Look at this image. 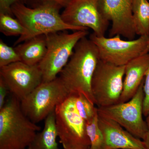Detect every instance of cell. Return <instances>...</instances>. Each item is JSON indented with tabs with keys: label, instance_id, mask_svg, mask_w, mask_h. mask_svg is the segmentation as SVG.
Segmentation results:
<instances>
[{
	"label": "cell",
	"instance_id": "44dd1931",
	"mask_svg": "<svg viewBox=\"0 0 149 149\" xmlns=\"http://www.w3.org/2000/svg\"><path fill=\"white\" fill-rule=\"evenodd\" d=\"M21 61L20 57L15 48L10 47L0 40V68Z\"/></svg>",
	"mask_w": 149,
	"mask_h": 149
},
{
	"label": "cell",
	"instance_id": "9a60e30c",
	"mask_svg": "<svg viewBox=\"0 0 149 149\" xmlns=\"http://www.w3.org/2000/svg\"><path fill=\"white\" fill-rule=\"evenodd\" d=\"M17 45L15 49L21 61L29 65H38L47 53L46 35L36 36Z\"/></svg>",
	"mask_w": 149,
	"mask_h": 149
},
{
	"label": "cell",
	"instance_id": "484cf974",
	"mask_svg": "<svg viewBox=\"0 0 149 149\" xmlns=\"http://www.w3.org/2000/svg\"><path fill=\"white\" fill-rule=\"evenodd\" d=\"M147 124H148V130L145 136L143 139L142 140L145 149H149V117H146V118Z\"/></svg>",
	"mask_w": 149,
	"mask_h": 149
},
{
	"label": "cell",
	"instance_id": "d4e9b609",
	"mask_svg": "<svg viewBox=\"0 0 149 149\" xmlns=\"http://www.w3.org/2000/svg\"><path fill=\"white\" fill-rule=\"evenodd\" d=\"M9 91L7 85L1 77H0V109L4 105L6 98Z\"/></svg>",
	"mask_w": 149,
	"mask_h": 149
},
{
	"label": "cell",
	"instance_id": "5bb4252c",
	"mask_svg": "<svg viewBox=\"0 0 149 149\" xmlns=\"http://www.w3.org/2000/svg\"><path fill=\"white\" fill-rule=\"evenodd\" d=\"M149 66V53L140 56L125 66L123 90L119 103L130 100L143 83Z\"/></svg>",
	"mask_w": 149,
	"mask_h": 149
},
{
	"label": "cell",
	"instance_id": "e0dca14e",
	"mask_svg": "<svg viewBox=\"0 0 149 149\" xmlns=\"http://www.w3.org/2000/svg\"><path fill=\"white\" fill-rule=\"evenodd\" d=\"M132 13L136 35L149 36V2L148 0H133Z\"/></svg>",
	"mask_w": 149,
	"mask_h": 149
},
{
	"label": "cell",
	"instance_id": "5b68a950",
	"mask_svg": "<svg viewBox=\"0 0 149 149\" xmlns=\"http://www.w3.org/2000/svg\"><path fill=\"white\" fill-rule=\"evenodd\" d=\"M60 143L64 149H90L86 121L78 113L72 95H68L55 109Z\"/></svg>",
	"mask_w": 149,
	"mask_h": 149
},
{
	"label": "cell",
	"instance_id": "7c38bea8",
	"mask_svg": "<svg viewBox=\"0 0 149 149\" xmlns=\"http://www.w3.org/2000/svg\"><path fill=\"white\" fill-rule=\"evenodd\" d=\"M133 0H100L99 8L103 16L111 22L109 37L116 35L127 40L135 39L136 35L133 23Z\"/></svg>",
	"mask_w": 149,
	"mask_h": 149
},
{
	"label": "cell",
	"instance_id": "52a82bcc",
	"mask_svg": "<svg viewBox=\"0 0 149 149\" xmlns=\"http://www.w3.org/2000/svg\"><path fill=\"white\" fill-rule=\"evenodd\" d=\"M68 95L58 77L49 82H42L20 101V106L24 114L36 123L45 119Z\"/></svg>",
	"mask_w": 149,
	"mask_h": 149
},
{
	"label": "cell",
	"instance_id": "4316f807",
	"mask_svg": "<svg viewBox=\"0 0 149 149\" xmlns=\"http://www.w3.org/2000/svg\"></svg>",
	"mask_w": 149,
	"mask_h": 149
},
{
	"label": "cell",
	"instance_id": "8fae6325",
	"mask_svg": "<svg viewBox=\"0 0 149 149\" xmlns=\"http://www.w3.org/2000/svg\"><path fill=\"white\" fill-rule=\"evenodd\" d=\"M0 77L10 92L20 101L42 82V74L38 65L16 62L0 68Z\"/></svg>",
	"mask_w": 149,
	"mask_h": 149
},
{
	"label": "cell",
	"instance_id": "9c48e42d",
	"mask_svg": "<svg viewBox=\"0 0 149 149\" xmlns=\"http://www.w3.org/2000/svg\"><path fill=\"white\" fill-rule=\"evenodd\" d=\"M125 66H118L100 60L91 83L92 93L97 107L119 102L123 90Z\"/></svg>",
	"mask_w": 149,
	"mask_h": 149
},
{
	"label": "cell",
	"instance_id": "d6986e66",
	"mask_svg": "<svg viewBox=\"0 0 149 149\" xmlns=\"http://www.w3.org/2000/svg\"><path fill=\"white\" fill-rule=\"evenodd\" d=\"M86 128L91 143L90 149H104V136L99 125L98 111L93 119L86 121Z\"/></svg>",
	"mask_w": 149,
	"mask_h": 149
},
{
	"label": "cell",
	"instance_id": "7402d4cb",
	"mask_svg": "<svg viewBox=\"0 0 149 149\" xmlns=\"http://www.w3.org/2000/svg\"><path fill=\"white\" fill-rule=\"evenodd\" d=\"M70 0H22V2L24 4H29L31 6L30 7H35L44 4L52 3L56 4L61 7V8H65L68 4Z\"/></svg>",
	"mask_w": 149,
	"mask_h": 149
},
{
	"label": "cell",
	"instance_id": "cb8c5ba5",
	"mask_svg": "<svg viewBox=\"0 0 149 149\" xmlns=\"http://www.w3.org/2000/svg\"><path fill=\"white\" fill-rule=\"evenodd\" d=\"M22 2V0H0V13L13 16L11 7L14 4Z\"/></svg>",
	"mask_w": 149,
	"mask_h": 149
},
{
	"label": "cell",
	"instance_id": "3957f363",
	"mask_svg": "<svg viewBox=\"0 0 149 149\" xmlns=\"http://www.w3.org/2000/svg\"><path fill=\"white\" fill-rule=\"evenodd\" d=\"M40 130L24 114L20 101L13 95L0 109V149H27Z\"/></svg>",
	"mask_w": 149,
	"mask_h": 149
},
{
	"label": "cell",
	"instance_id": "ac0fdd59",
	"mask_svg": "<svg viewBox=\"0 0 149 149\" xmlns=\"http://www.w3.org/2000/svg\"><path fill=\"white\" fill-rule=\"evenodd\" d=\"M0 31L6 36L20 37L25 34V29L17 19L0 13Z\"/></svg>",
	"mask_w": 149,
	"mask_h": 149
},
{
	"label": "cell",
	"instance_id": "4fadbf2b",
	"mask_svg": "<svg viewBox=\"0 0 149 149\" xmlns=\"http://www.w3.org/2000/svg\"><path fill=\"white\" fill-rule=\"evenodd\" d=\"M98 114L104 149H145L141 139L133 136L114 120Z\"/></svg>",
	"mask_w": 149,
	"mask_h": 149
},
{
	"label": "cell",
	"instance_id": "6da1fadb",
	"mask_svg": "<svg viewBox=\"0 0 149 149\" xmlns=\"http://www.w3.org/2000/svg\"><path fill=\"white\" fill-rule=\"evenodd\" d=\"M100 60L97 48L91 39L86 37L81 39L58 77L69 95L82 94L95 105L91 83Z\"/></svg>",
	"mask_w": 149,
	"mask_h": 149
},
{
	"label": "cell",
	"instance_id": "ba28073f",
	"mask_svg": "<svg viewBox=\"0 0 149 149\" xmlns=\"http://www.w3.org/2000/svg\"><path fill=\"white\" fill-rule=\"evenodd\" d=\"M143 82L130 100L104 107H97L98 113L120 124L136 138L143 140L148 130L143 118Z\"/></svg>",
	"mask_w": 149,
	"mask_h": 149
},
{
	"label": "cell",
	"instance_id": "277c9868",
	"mask_svg": "<svg viewBox=\"0 0 149 149\" xmlns=\"http://www.w3.org/2000/svg\"><path fill=\"white\" fill-rule=\"evenodd\" d=\"M88 30L64 31L46 35L47 51L42 61L38 65L42 74V82H47L58 77L67 64L79 41L88 35Z\"/></svg>",
	"mask_w": 149,
	"mask_h": 149
},
{
	"label": "cell",
	"instance_id": "7a4b0ae2",
	"mask_svg": "<svg viewBox=\"0 0 149 149\" xmlns=\"http://www.w3.org/2000/svg\"><path fill=\"white\" fill-rule=\"evenodd\" d=\"M61 8L56 4L48 3L35 7H30L21 2L12 6L13 15L21 22L25 29L24 35L19 37L15 43L17 45L41 35L66 30H88L86 28L71 26L63 20L59 11Z\"/></svg>",
	"mask_w": 149,
	"mask_h": 149
},
{
	"label": "cell",
	"instance_id": "8992f818",
	"mask_svg": "<svg viewBox=\"0 0 149 149\" xmlns=\"http://www.w3.org/2000/svg\"><path fill=\"white\" fill-rule=\"evenodd\" d=\"M90 39L97 48L100 60L118 66H124L149 52V36L123 40L119 35L107 37L93 33Z\"/></svg>",
	"mask_w": 149,
	"mask_h": 149
},
{
	"label": "cell",
	"instance_id": "603a6c76",
	"mask_svg": "<svg viewBox=\"0 0 149 149\" xmlns=\"http://www.w3.org/2000/svg\"><path fill=\"white\" fill-rule=\"evenodd\" d=\"M143 115L146 118L149 116V66L144 78Z\"/></svg>",
	"mask_w": 149,
	"mask_h": 149
},
{
	"label": "cell",
	"instance_id": "ffe728a7",
	"mask_svg": "<svg viewBox=\"0 0 149 149\" xmlns=\"http://www.w3.org/2000/svg\"><path fill=\"white\" fill-rule=\"evenodd\" d=\"M70 95L73 96L75 107L80 116L86 122L93 119L97 113V107L82 94Z\"/></svg>",
	"mask_w": 149,
	"mask_h": 149
},
{
	"label": "cell",
	"instance_id": "30bf717a",
	"mask_svg": "<svg viewBox=\"0 0 149 149\" xmlns=\"http://www.w3.org/2000/svg\"><path fill=\"white\" fill-rule=\"evenodd\" d=\"M99 1L70 0L61 13L62 19L71 26L91 29L97 36H105L110 22L101 12Z\"/></svg>",
	"mask_w": 149,
	"mask_h": 149
},
{
	"label": "cell",
	"instance_id": "2e32d148",
	"mask_svg": "<svg viewBox=\"0 0 149 149\" xmlns=\"http://www.w3.org/2000/svg\"><path fill=\"white\" fill-rule=\"evenodd\" d=\"M45 119L42 130L37 133L27 149H59L55 110Z\"/></svg>",
	"mask_w": 149,
	"mask_h": 149
}]
</instances>
